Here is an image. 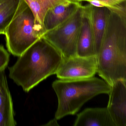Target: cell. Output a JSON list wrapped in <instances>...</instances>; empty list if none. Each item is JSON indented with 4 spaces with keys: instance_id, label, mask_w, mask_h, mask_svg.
<instances>
[{
    "instance_id": "1",
    "label": "cell",
    "mask_w": 126,
    "mask_h": 126,
    "mask_svg": "<svg viewBox=\"0 0 126 126\" xmlns=\"http://www.w3.org/2000/svg\"><path fill=\"white\" fill-rule=\"evenodd\" d=\"M96 57L97 73L108 84L126 79L125 12L110 10Z\"/></svg>"
},
{
    "instance_id": "2",
    "label": "cell",
    "mask_w": 126,
    "mask_h": 126,
    "mask_svg": "<svg viewBox=\"0 0 126 126\" xmlns=\"http://www.w3.org/2000/svg\"><path fill=\"white\" fill-rule=\"evenodd\" d=\"M19 57L9 68V77L26 92L56 74L63 59L59 51L43 37Z\"/></svg>"
},
{
    "instance_id": "3",
    "label": "cell",
    "mask_w": 126,
    "mask_h": 126,
    "mask_svg": "<svg viewBox=\"0 0 126 126\" xmlns=\"http://www.w3.org/2000/svg\"><path fill=\"white\" fill-rule=\"evenodd\" d=\"M52 88L58 99L55 118L59 120L68 115H75L82 105L100 94H108L111 86L96 77L56 80Z\"/></svg>"
},
{
    "instance_id": "4",
    "label": "cell",
    "mask_w": 126,
    "mask_h": 126,
    "mask_svg": "<svg viewBox=\"0 0 126 126\" xmlns=\"http://www.w3.org/2000/svg\"><path fill=\"white\" fill-rule=\"evenodd\" d=\"M45 34L43 29L36 24L34 15L26 2L20 0L4 34L8 51L19 57Z\"/></svg>"
},
{
    "instance_id": "5",
    "label": "cell",
    "mask_w": 126,
    "mask_h": 126,
    "mask_svg": "<svg viewBox=\"0 0 126 126\" xmlns=\"http://www.w3.org/2000/svg\"><path fill=\"white\" fill-rule=\"evenodd\" d=\"M81 5L69 19L43 36L61 54L63 58L77 55V48L82 19Z\"/></svg>"
},
{
    "instance_id": "6",
    "label": "cell",
    "mask_w": 126,
    "mask_h": 126,
    "mask_svg": "<svg viewBox=\"0 0 126 126\" xmlns=\"http://www.w3.org/2000/svg\"><path fill=\"white\" fill-rule=\"evenodd\" d=\"M97 73L96 55L76 56L63 58L56 74L61 79H74L94 77Z\"/></svg>"
},
{
    "instance_id": "7",
    "label": "cell",
    "mask_w": 126,
    "mask_h": 126,
    "mask_svg": "<svg viewBox=\"0 0 126 126\" xmlns=\"http://www.w3.org/2000/svg\"><path fill=\"white\" fill-rule=\"evenodd\" d=\"M107 108L116 126H126V79L117 80L111 86Z\"/></svg>"
},
{
    "instance_id": "8",
    "label": "cell",
    "mask_w": 126,
    "mask_h": 126,
    "mask_svg": "<svg viewBox=\"0 0 126 126\" xmlns=\"http://www.w3.org/2000/svg\"><path fill=\"white\" fill-rule=\"evenodd\" d=\"M90 4L83 6L82 19L77 48V55L90 57L96 55L90 17Z\"/></svg>"
},
{
    "instance_id": "9",
    "label": "cell",
    "mask_w": 126,
    "mask_h": 126,
    "mask_svg": "<svg viewBox=\"0 0 126 126\" xmlns=\"http://www.w3.org/2000/svg\"><path fill=\"white\" fill-rule=\"evenodd\" d=\"M81 5V3L73 1L60 4L50 9L43 20L45 33L69 19Z\"/></svg>"
},
{
    "instance_id": "10",
    "label": "cell",
    "mask_w": 126,
    "mask_h": 126,
    "mask_svg": "<svg viewBox=\"0 0 126 126\" xmlns=\"http://www.w3.org/2000/svg\"><path fill=\"white\" fill-rule=\"evenodd\" d=\"M74 126H116L107 108H87L77 115Z\"/></svg>"
},
{
    "instance_id": "11",
    "label": "cell",
    "mask_w": 126,
    "mask_h": 126,
    "mask_svg": "<svg viewBox=\"0 0 126 126\" xmlns=\"http://www.w3.org/2000/svg\"><path fill=\"white\" fill-rule=\"evenodd\" d=\"M90 5L91 20L96 56L106 30L110 10L105 6H96Z\"/></svg>"
},
{
    "instance_id": "12",
    "label": "cell",
    "mask_w": 126,
    "mask_h": 126,
    "mask_svg": "<svg viewBox=\"0 0 126 126\" xmlns=\"http://www.w3.org/2000/svg\"><path fill=\"white\" fill-rule=\"evenodd\" d=\"M25 0L34 15L36 24L43 29V20L47 12L56 6L70 2L68 0Z\"/></svg>"
},
{
    "instance_id": "13",
    "label": "cell",
    "mask_w": 126,
    "mask_h": 126,
    "mask_svg": "<svg viewBox=\"0 0 126 126\" xmlns=\"http://www.w3.org/2000/svg\"><path fill=\"white\" fill-rule=\"evenodd\" d=\"M20 0H0V34H4L12 20Z\"/></svg>"
},
{
    "instance_id": "14",
    "label": "cell",
    "mask_w": 126,
    "mask_h": 126,
    "mask_svg": "<svg viewBox=\"0 0 126 126\" xmlns=\"http://www.w3.org/2000/svg\"><path fill=\"white\" fill-rule=\"evenodd\" d=\"M14 107L5 71L0 72V110Z\"/></svg>"
},
{
    "instance_id": "15",
    "label": "cell",
    "mask_w": 126,
    "mask_h": 126,
    "mask_svg": "<svg viewBox=\"0 0 126 126\" xmlns=\"http://www.w3.org/2000/svg\"><path fill=\"white\" fill-rule=\"evenodd\" d=\"M74 2L81 3L87 2L93 5L105 6L110 10H115L126 7V0H73Z\"/></svg>"
},
{
    "instance_id": "16",
    "label": "cell",
    "mask_w": 126,
    "mask_h": 126,
    "mask_svg": "<svg viewBox=\"0 0 126 126\" xmlns=\"http://www.w3.org/2000/svg\"><path fill=\"white\" fill-rule=\"evenodd\" d=\"M16 125L14 107L0 110V126H15Z\"/></svg>"
},
{
    "instance_id": "17",
    "label": "cell",
    "mask_w": 126,
    "mask_h": 126,
    "mask_svg": "<svg viewBox=\"0 0 126 126\" xmlns=\"http://www.w3.org/2000/svg\"><path fill=\"white\" fill-rule=\"evenodd\" d=\"M10 60L8 52L3 46L0 45V72L5 71Z\"/></svg>"
},
{
    "instance_id": "18",
    "label": "cell",
    "mask_w": 126,
    "mask_h": 126,
    "mask_svg": "<svg viewBox=\"0 0 126 126\" xmlns=\"http://www.w3.org/2000/svg\"><path fill=\"white\" fill-rule=\"evenodd\" d=\"M57 120H57L56 119L54 118L53 119L48 122L47 124L43 125V126H59V124H58V122H57Z\"/></svg>"
},
{
    "instance_id": "19",
    "label": "cell",
    "mask_w": 126,
    "mask_h": 126,
    "mask_svg": "<svg viewBox=\"0 0 126 126\" xmlns=\"http://www.w3.org/2000/svg\"><path fill=\"white\" fill-rule=\"evenodd\" d=\"M69 1H70V2H73V0H68Z\"/></svg>"
}]
</instances>
